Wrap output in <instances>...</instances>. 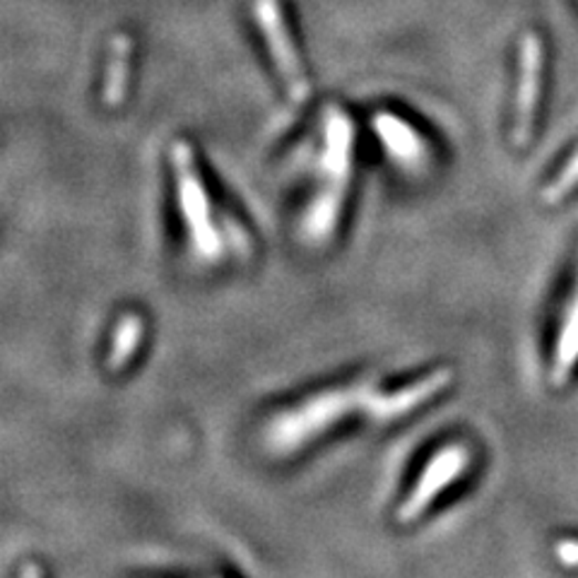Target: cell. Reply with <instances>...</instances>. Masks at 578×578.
<instances>
[{"instance_id": "1", "label": "cell", "mask_w": 578, "mask_h": 578, "mask_svg": "<svg viewBox=\"0 0 578 578\" xmlns=\"http://www.w3.org/2000/svg\"><path fill=\"white\" fill-rule=\"evenodd\" d=\"M451 367H437L412 381L386 388L371 376L330 383L287 402L261 427V446L273 459H292L347 422L393 427L432 406L453 386Z\"/></svg>"}, {"instance_id": "2", "label": "cell", "mask_w": 578, "mask_h": 578, "mask_svg": "<svg viewBox=\"0 0 578 578\" xmlns=\"http://www.w3.org/2000/svg\"><path fill=\"white\" fill-rule=\"evenodd\" d=\"M169 162L177 181V203L188 251L196 261L220 265L224 261H244L251 255L246 230L234 218H218L203 174L198 169L193 147L177 140L169 150Z\"/></svg>"}, {"instance_id": "3", "label": "cell", "mask_w": 578, "mask_h": 578, "mask_svg": "<svg viewBox=\"0 0 578 578\" xmlns=\"http://www.w3.org/2000/svg\"><path fill=\"white\" fill-rule=\"evenodd\" d=\"M353 120L333 106L324 118V147H320L316 165L314 196L299 220V237L306 246H326L338 234L349 179H353Z\"/></svg>"}, {"instance_id": "4", "label": "cell", "mask_w": 578, "mask_h": 578, "mask_svg": "<svg viewBox=\"0 0 578 578\" xmlns=\"http://www.w3.org/2000/svg\"><path fill=\"white\" fill-rule=\"evenodd\" d=\"M473 449L465 441H449L429 455L417 470L410 490L402 494V500L396 506V523L400 528H410L420 523L429 511H432L443 494L459 485L470 467H473Z\"/></svg>"}, {"instance_id": "5", "label": "cell", "mask_w": 578, "mask_h": 578, "mask_svg": "<svg viewBox=\"0 0 578 578\" xmlns=\"http://www.w3.org/2000/svg\"><path fill=\"white\" fill-rule=\"evenodd\" d=\"M255 10V22H259V30L265 39L267 49L273 53L275 69L285 83L290 97L294 102H306L308 94H312V83L304 73V65L299 61L297 46L292 42V34L287 30L285 12L280 8V0H253Z\"/></svg>"}, {"instance_id": "6", "label": "cell", "mask_w": 578, "mask_h": 578, "mask_svg": "<svg viewBox=\"0 0 578 578\" xmlns=\"http://www.w3.org/2000/svg\"><path fill=\"white\" fill-rule=\"evenodd\" d=\"M543 39L537 34H526L521 42L518 56V92H516V124H514V143L526 145L530 140L537 99H540L543 87Z\"/></svg>"}, {"instance_id": "7", "label": "cell", "mask_w": 578, "mask_h": 578, "mask_svg": "<svg viewBox=\"0 0 578 578\" xmlns=\"http://www.w3.org/2000/svg\"><path fill=\"white\" fill-rule=\"evenodd\" d=\"M374 128L379 133V138L383 147L388 150L400 167L408 169H420L424 165V159L429 155L427 143L422 140L420 133L412 126H408L406 120H400L393 114H376Z\"/></svg>"}, {"instance_id": "8", "label": "cell", "mask_w": 578, "mask_h": 578, "mask_svg": "<svg viewBox=\"0 0 578 578\" xmlns=\"http://www.w3.org/2000/svg\"><path fill=\"white\" fill-rule=\"evenodd\" d=\"M145 340V320L140 314L128 312L116 320L109 338V349H106V369L112 374L126 371L133 359L138 357Z\"/></svg>"}, {"instance_id": "9", "label": "cell", "mask_w": 578, "mask_h": 578, "mask_svg": "<svg viewBox=\"0 0 578 578\" xmlns=\"http://www.w3.org/2000/svg\"><path fill=\"white\" fill-rule=\"evenodd\" d=\"M130 53L133 42L128 34H116L109 46V65H106L104 80V104L109 109L124 104L126 87H128V71H130Z\"/></svg>"}, {"instance_id": "10", "label": "cell", "mask_w": 578, "mask_h": 578, "mask_svg": "<svg viewBox=\"0 0 578 578\" xmlns=\"http://www.w3.org/2000/svg\"><path fill=\"white\" fill-rule=\"evenodd\" d=\"M578 361V297L569 302L567 314L561 320V330L555 347V359H553V381L561 386L569 379L574 367Z\"/></svg>"}, {"instance_id": "11", "label": "cell", "mask_w": 578, "mask_h": 578, "mask_svg": "<svg viewBox=\"0 0 578 578\" xmlns=\"http://www.w3.org/2000/svg\"><path fill=\"white\" fill-rule=\"evenodd\" d=\"M576 186H578V153L569 159L567 167L557 174V179L545 188L543 193L545 203H559V200L564 196H569Z\"/></svg>"}, {"instance_id": "12", "label": "cell", "mask_w": 578, "mask_h": 578, "mask_svg": "<svg viewBox=\"0 0 578 578\" xmlns=\"http://www.w3.org/2000/svg\"><path fill=\"white\" fill-rule=\"evenodd\" d=\"M557 555H559V559L564 564H569V567H576V564H578V543H574V540L561 543L557 547Z\"/></svg>"}, {"instance_id": "13", "label": "cell", "mask_w": 578, "mask_h": 578, "mask_svg": "<svg viewBox=\"0 0 578 578\" xmlns=\"http://www.w3.org/2000/svg\"><path fill=\"white\" fill-rule=\"evenodd\" d=\"M18 578H46V574L39 561H24L18 571Z\"/></svg>"}]
</instances>
